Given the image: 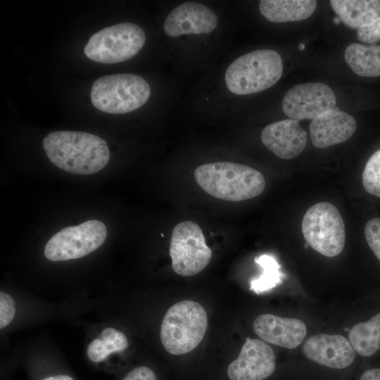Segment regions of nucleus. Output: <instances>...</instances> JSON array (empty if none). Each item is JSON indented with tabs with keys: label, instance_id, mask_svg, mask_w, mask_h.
Returning a JSON list of instances; mask_svg holds the SVG:
<instances>
[{
	"label": "nucleus",
	"instance_id": "obj_12",
	"mask_svg": "<svg viewBox=\"0 0 380 380\" xmlns=\"http://www.w3.org/2000/svg\"><path fill=\"white\" fill-rule=\"evenodd\" d=\"M217 26L216 14L204 4L187 1L179 5L166 17L163 30L170 37L212 32Z\"/></svg>",
	"mask_w": 380,
	"mask_h": 380
},
{
	"label": "nucleus",
	"instance_id": "obj_8",
	"mask_svg": "<svg viewBox=\"0 0 380 380\" xmlns=\"http://www.w3.org/2000/svg\"><path fill=\"white\" fill-rule=\"evenodd\" d=\"M106 237L104 223L89 220L77 226L63 228L54 234L46 243L44 255L53 262L82 258L99 248Z\"/></svg>",
	"mask_w": 380,
	"mask_h": 380
},
{
	"label": "nucleus",
	"instance_id": "obj_25",
	"mask_svg": "<svg viewBox=\"0 0 380 380\" xmlns=\"http://www.w3.org/2000/svg\"><path fill=\"white\" fill-rule=\"evenodd\" d=\"M358 39L364 43L374 44L380 42V15L369 23L357 29Z\"/></svg>",
	"mask_w": 380,
	"mask_h": 380
},
{
	"label": "nucleus",
	"instance_id": "obj_2",
	"mask_svg": "<svg viewBox=\"0 0 380 380\" xmlns=\"http://www.w3.org/2000/svg\"><path fill=\"white\" fill-rule=\"evenodd\" d=\"M194 177L201 188L213 197L241 201L261 194L265 187L262 173L232 162H215L198 166Z\"/></svg>",
	"mask_w": 380,
	"mask_h": 380
},
{
	"label": "nucleus",
	"instance_id": "obj_3",
	"mask_svg": "<svg viewBox=\"0 0 380 380\" xmlns=\"http://www.w3.org/2000/svg\"><path fill=\"white\" fill-rule=\"evenodd\" d=\"M283 64L279 53L262 49L245 53L227 68L224 81L229 91L237 95L260 92L281 78Z\"/></svg>",
	"mask_w": 380,
	"mask_h": 380
},
{
	"label": "nucleus",
	"instance_id": "obj_29",
	"mask_svg": "<svg viewBox=\"0 0 380 380\" xmlns=\"http://www.w3.org/2000/svg\"><path fill=\"white\" fill-rule=\"evenodd\" d=\"M42 380H74L71 376L65 374H58L46 377Z\"/></svg>",
	"mask_w": 380,
	"mask_h": 380
},
{
	"label": "nucleus",
	"instance_id": "obj_17",
	"mask_svg": "<svg viewBox=\"0 0 380 380\" xmlns=\"http://www.w3.org/2000/svg\"><path fill=\"white\" fill-rule=\"evenodd\" d=\"M316 6L314 0H262L259 3L261 14L268 21L279 23L305 20Z\"/></svg>",
	"mask_w": 380,
	"mask_h": 380
},
{
	"label": "nucleus",
	"instance_id": "obj_6",
	"mask_svg": "<svg viewBox=\"0 0 380 380\" xmlns=\"http://www.w3.org/2000/svg\"><path fill=\"white\" fill-rule=\"evenodd\" d=\"M143 29L132 23H121L94 33L84 49L86 56L95 62L113 64L127 61L144 45Z\"/></svg>",
	"mask_w": 380,
	"mask_h": 380
},
{
	"label": "nucleus",
	"instance_id": "obj_21",
	"mask_svg": "<svg viewBox=\"0 0 380 380\" xmlns=\"http://www.w3.org/2000/svg\"><path fill=\"white\" fill-rule=\"evenodd\" d=\"M127 347L128 340L124 333L107 327L88 345L87 355L91 362L98 363L105 360L111 353L122 352Z\"/></svg>",
	"mask_w": 380,
	"mask_h": 380
},
{
	"label": "nucleus",
	"instance_id": "obj_11",
	"mask_svg": "<svg viewBox=\"0 0 380 380\" xmlns=\"http://www.w3.org/2000/svg\"><path fill=\"white\" fill-rule=\"evenodd\" d=\"M275 355L272 348L257 338H248L239 357L227 368L230 380H263L275 370Z\"/></svg>",
	"mask_w": 380,
	"mask_h": 380
},
{
	"label": "nucleus",
	"instance_id": "obj_14",
	"mask_svg": "<svg viewBox=\"0 0 380 380\" xmlns=\"http://www.w3.org/2000/svg\"><path fill=\"white\" fill-rule=\"evenodd\" d=\"M262 144L277 157L289 160L298 156L307 143V133L298 120L286 119L265 127L261 132Z\"/></svg>",
	"mask_w": 380,
	"mask_h": 380
},
{
	"label": "nucleus",
	"instance_id": "obj_9",
	"mask_svg": "<svg viewBox=\"0 0 380 380\" xmlns=\"http://www.w3.org/2000/svg\"><path fill=\"white\" fill-rule=\"evenodd\" d=\"M172 268L175 273L190 277L209 264L212 251L205 243L202 229L192 221H183L173 229L170 244Z\"/></svg>",
	"mask_w": 380,
	"mask_h": 380
},
{
	"label": "nucleus",
	"instance_id": "obj_27",
	"mask_svg": "<svg viewBox=\"0 0 380 380\" xmlns=\"http://www.w3.org/2000/svg\"><path fill=\"white\" fill-rule=\"evenodd\" d=\"M122 380H157L154 372L148 367L139 366L131 370Z\"/></svg>",
	"mask_w": 380,
	"mask_h": 380
},
{
	"label": "nucleus",
	"instance_id": "obj_18",
	"mask_svg": "<svg viewBox=\"0 0 380 380\" xmlns=\"http://www.w3.org/2000/svg\"><path fill=\"white\" fill-rule=\"evenodd\" d=\"M330 4L340 20L350 28L358 29L380 15L379 0H331Z\"/></svg>",
	"mask_w": 380,
	"mask_h": 380
},
{
	"label": "nucleus",
	"instance_id": "obj_16",
	"mask_svg": "<svg viewBox=\"0 0 380 380\" xmlns=\"http://www.w3.org/2000/svg\"><path fill=\"white\" fill-rule=\"evenodd\" d=\"M253 330L264 341L288 349L298 347L307 334L300 319L262 314L253 322Z\"/></svg>",
	"mask_w": 380,
	"mask_h": 380
},
{
	"label": "nucleus",
	"instance_id": "obj_15",
	"mask_svg": "<svg viewBox=\"0 0 380 380\" xmlns=\"http://www.w3.org/2000/svg\"><path fill=\"white\" fill-rule=\"evenodd\" d=\"M356 127L353 116L335 107L312 120L310 134L315 147L324 148L347 141Z\"/></svg>",
	"mask_w": 380,
	"mask_h": 380
},
{
	"label": "nucleus",
	"instance_id": "obj_1",
	"mask_svg": "<svg viewBox=\"0 0 380 380\" xmlns=\"http://www.w3.org/2000/svg\"><path fill=\"white\" fill-rule=\"evenodd\" d=\"M42 145L52 163L72 174L96 173L106 167L110 159L106 141L87 132H53L44 138Z\"/></svg>",
	"mask_w": 380,
	"mask_h": 380
},
{
	"label": "nucleus",
	"instance_id": "obj_13",
	"mask_svg": "<svg viewBox=\"0 0 380 380\" xmlns=\"http://www.w3.org/2000/svg\"><path fill=\"white\" fill-rule=\"evenodd\" d=\"M302 351L308 360L332 369L348 367L355 357L350 341L339 334L312 336L303 343Z\"/></svg>",
	"mask_w": 380,
	"mask_h": 380
},
{
	"label": "nucleus",
	"instance_id": "obj_22",
	"mask_svg": "<svg viewBox=\"0 0 380 380\" xmlns=\"http://www.w3.org/2000/svg\"><path fill=\"white\" fill-rule=\"evenodd\" d=\"M255 261L262 268L261 276L251 283V289L261 293L274 288L281 281L282 274L277 260L268 255L255 258Z\"/></svg>",
	"mask_w": 380,
	"mask_h": 380
},
{
	"label": "nucleus",
	"instance_id": "obj_28",
	"mask_svg": "<svg viewBox=\"0 0 380 380\" xmlns=\"http://www.w3.org/2000/svg\"><path fill=\"white\" fill-rule=\"evenodd\" d=\"M360 380H380V368H372L365 370Z\"/></svg>",
	"mask_w": 380,
	"mask_h": 380
},
{
	"label": "nucleus",
	"instance_id": "obj_20",
	"mask_svg": "<svg viewBox=\"0 0 380 380\" xmlns=\"http://www.w3.org/2000/svg\"><path fill=\"white\" fill-rule=\"evenodd\" d=\"M349 341L360 355L369 357L380 348V312L367 322L355 324L348 333Z\"/></svg>",
	"mask_w": 380,
	"mask_h": 380
},
{
	"label": "nucleus",
	"instance_id": "obj_7",
	"mask_svg": "<svg viewBox=\"0 0 380 380\" xmlns=\"http://www.w3.org/2000/svg\"><path fill=\"white\" fill-rule=\"evenodd\" d=\"M305 242L320 254L332 258L339 255L346 242V231L338 209L329 202L312 205L302 220Z\"/></svg>",
	"mask_w": 380,
	"mask_h": 380
},
{
	"label": "nucleus",
	"instance_id": "obj_4",
	"mask_svg": "<svg viewBox=\"0 0 380 380\" xmlns=\"http://www.w3.org/2000/svg\"><path fill=\"white\" fill-rule=\"evenodd\" d=\"M207 327V313L200 303L189 300L179 301L167 310L163 319L161 343L170 354H186L199 345Z\"/></svg>",
	"mask_w": 380,
	"mask_h": 380
},
{
	"label": "nucleus",
	"instance_id": "obj_26",
	"mask_svg": "<svg viewBox=\"0 0 380 380\" xmlns=\"http://www.w3.org/2000/svg\"><path fill=\"white\" fill-rule=\"evenodd\" d=\"M15 303L10 295L0 292V328L8 326L15 316Z\"/></svg>",
	"mask_w": 380,
	"mask_h": 380
},
{
	"label": "nucleus",
	"instance_id": "obj_10",
	"mask_svg": "<svg viewBox=\"0 0 380 380\" xmlns=\"http://www.w3.org/2000/svg\"><path fill=\"white\" fill-rule=\"evenodd\" d=\"M336 104V96L328 85L322 82H305L287 91L282 101V110L291 119L312 120L334 108Z\"/></svg>",
	"mask_w": 380,
	"mask_h": 380
},
{
	"label": "nucleus",
	"instance_id": "obj_30",
	"mask_svg": "<svg viewBox=\"0 0 380 380\" xmlns=\"http://www.w3.org/2000/svg\"><path fill=\"white\" fill-rule=\"evenodd\" d=\"M299 49H300V50H303V49H305V46H304V44H300V46H299Z\"/></svg>",
	"mask_w": 380,
	"mask_h": 380
},
{
	"label": "nucleus",
	"instance_id": "obj_24",
	"mask_svg": "<svg viewBox=\"0 0 380 380\" xmlns=\"http://www.w3.org/2000/svg\"><path fill=\"white\" fill-rule=\"evenodd\" d=\"M365 236L371 250L380 261V217L372 218L366 223Z\"/></svg>",
	"mask_w": 380,
	"mask_h": 380
},
{
	"label": "nucleus",
	"instance_id": "obj_5",
	"mask_svg": "<svg viewBox=\"0 0 380 380\" xmlns=\"http://www.w3.org/2000/svg\"><path fill=\"white\" fill-rule=\"evenodd\" d=\"M150 95L148 82L129 73L102 76L93 83L90 92L93 106L110 114L132 112L145 104Z\"/></svg>",
	"mask_w": 380,
	"mask_h": 380
},
{
	"label": "nucleus",
	"instance_id": "obj_23",
	"mask_svg": "<svg viewBox=\"0 0 380 380\" xmlns=\"http://www.w3.org/2000/svg\"><path fill=\"white\" fill-rule=\"evenodd\" d=\"M362 181L367 192L380 198V150L374 152L367 160Z\"/></svg>",
	"mask_w": 380,
	"mask_h": 380
},
{
	"label": "nucleus",
	"instance_id": "obj_19",
	"mask_svg": "<svg viewBox=\"0 0 380 380\" xmlns=\"http://www.w3.org/2000/svg\"><path fill=\"white\" fill-rule=\"evenodd\" d=\"M344 58L359 76H380V45L351 44L345 51Z\"/></svg>",
	"mask_w": 380,
	"mask_h": 380
}]
</instances>
